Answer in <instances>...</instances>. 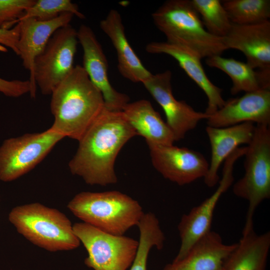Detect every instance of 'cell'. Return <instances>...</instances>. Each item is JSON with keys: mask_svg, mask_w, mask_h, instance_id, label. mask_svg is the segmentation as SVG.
I'll use <instances>...</instances> for the list:
<instances>
[{"mask_svg": "<svg viewBox=\"0 0 270 270\" xmlns=\"http://www.w3.org/2000/svg\"><path fill=\"white\" fill-rule=\"evenodd\" d=\"M206 64L226 73L231 79L230 92H251L260 89H270V70H258L251 67L246 62L233 58L214 55L206 58Z\"/></svg>", "mask_w": 270, "mask_h": 270, "instance_id": "23", "label": "cell"}, {"mask_svg": "<svg viewBox=\"0 0 270 270\" xmlns=\"http://www.w3.org/2000/svg\"><path fill=\"white\" fill-rule=\"evenodd\" d=\"M122 112L137 135L144 137L147 144L172 145L176 141L169 126L148 100L128 102Z\"/></svg>", "mask_w": 270, "mask_h": 270, "instance_id": "21", "label": "cell"}, {"mask_svg": "<svg viewBox=\"0 0 270 270\" xmlns=\"http://www.w3.org/2000/svg\"><path fill=\"white\" fill-rule=\"evenodd\" d=\"M236 244H224L218 233L210 230L196 242L184 257L172 261L163 270H223Z\"/></svg>", "mask_w": 270, "mask_h": 270, "instance_id": "19", "label": "cell"}, {"mask_svg": "<svg viewBox=\"0 0 270 270\" xmlns=\"http://www.w3.org/2000/svg\"><path fill=\"white\" fill-rule=\"evenodd\" d=\"M20 32V24L19 23L9 30L0 28V51H6V47H8L18 56V42Z\"/></svg>", "mask_w": 270, "mask_h": 270, "instance_id": "30", "label": "cell"}, {"mask_svg": "<svg viewBox=\"0 0 270 270\" xmlns=\"http://www.w3.org/2000/svg\"><path fill=\"white\" fill-rule=\"evenodd\" d=\"M140 232L138 246L136 257L129 270H147L148 254L152 248L161 250L165 236L156 216L144 213L137 225Z\"/></svg>", "mask_w": 270, "mask_h": 270, "instance_id": "24", "label": "cell"}, {"mask_svg": "<svg viewBox=\"0 0 270 270\" xmlns=\"http://www.w3.org/2000/svg\"><path fill=\"white\" fill-rule=\"evenodd\" d=\"M68 208L84 222L116 236L137 226L144 214L137 200L116 190L80 192Z\"/></svg>", "mask_w": 270, "mask_h": 270, "instance_id": "3", "label": "cell"}, {"mask_svg": "<svg viewBox=\"0 0 270 270\" xmlns=\"http://www.w3.org/2000/svg\"><path fill=\"white\" fill-rule=\"evenodd\" d=\"M244 154V174L233 186L235 196L248 202L242 233L254 228L253 218L258 206L270 198V129L256 125Z\"/></svg>", "mask_w": 270, "mask_h": 270, "instance_id": "6", "label": "cell"}, {"mask_svg": "<svg viewBox=\"0 0 270 270\" xmlns=\"http://www.w3.org/2000/svg\"><path fill=\"white\" fill-rule=\"evenodd\" d=\"M30 91L29 80H8L0 78V92L5 96L18 98Z\"/></svg>", "mask_w": 270, "mask_h": 270, "instance_id": "29", "label": "cell"}, {"mask_svg": "<svg viewBox=\"0 0 270 270\" xmlns=\"http://www.w3.org/2000/svg\"><path fill=\"white\" fill-rule=\"evenodd\" d=\"M74 232L88 252L85 264L94 270H128L136 257L138 241L102 231L85 222L73 224Z\"/></svg>", "mask_w": 270, "mask_h": 270, "instance_id": "7", "label": "cell"}, {"mask_svg": "<svg viewBox=\"0 0 270 270\" xmlns=\"http://www.w3.org/2000/svg\"><path fill=\"white\" fill-rule=\"evenodd\" d=\"M36 0H0V28L9 30L18 24Z\"/></svg>", "mask_w": 270, "mask_h": 270, "instance_id": "28", "label": "cell"}, {"mask_svg": "<svg viewBox=\"0 0 270 270\" xmlns=\"http://www.w3.org/2000/svg\"><path fill=\"white\" fill-rule=\"evenodd\" d=\"M78 42L77 30L69 24L52 34L36 58L33 80L42 94H51L72 71Z\"/></svg>", "mask_w": 270, "mask_h": 270, "instance_id": "8", "label": "cell"}, {"mask_svg": "<svg viewBox=\"0 0 270 270\" xmlns=\"http://www.w3.org/2000/svg\"><path fill=\"white\" fill-rule=\"evenodd\" d=\"M255 128L254 124L250 122L225 128L206 126V131L211 148L208 170L204 178L207 186L212 188L217 184L220 179L218 172L222 164L240 145L250 144Z\"/></svg>", "mask_w": 270, "mask_h": 270, "instance_id": "18", "label": "cell"}, {"mask_svg": "<svg viewBox=\"0 0 270 270\" xmlns=\"http://www.w3.org/2000/svg\"><path fill=\"white\" fill-rule=\"evenodd\" d=\"M83 50L82 68L103 97L104 107L112 111H122L130 98L112 86L108 76V64L102 47L92 29L82 24L77 30Z\"/></svg>", "mask_w": 270, "mask_h": 270, "instance_id": "13", "label": "cell"}, {"mask_svg": "<svg viewBox=\"0 0 270 270\" xmlns=\"http://www.w3.org/2000/svg\"><path fill=\"white\" fill-rule=\"evenodd\" d=\"M100 26L116 50L118 68L120 74L134 82L142 83L148 79L152 74L144 67L130 45L118 11L110 10L106 17L100 22Z\"/></svg>", "mask_w": 270, "mask_h": 270, "instance_id": "20", "label": "cell"}, {"mask_svg": "<svg viewBox=\"0 0 270 270\" xmlns=\"http://www.w3.org/2000/svg\"><path fill=\"white\" fill-rule=\"evenodd\" d=\"M246 151V146L238 147L228 156L224 162L222 177L216 190L181 218L178 226L180 246L173 261L184 257L196 242L211 230L216 206L222 194L232 184L234 164L244 155Z\"/></svg>", "mask_w": 270, "mask_h": 270, "instance_id": "10", "label": "cell"}, {"mask_svg": "<svg viewBox=\"0 0 270 270\" xmlns=\"http://www.w3.org/2000/svg\"><path fill=\"white\" fill-rule=\"evenodd\" d=\"M206 30L219 38L225 36L232 23L220 0H190Z\"/></svg>", "mask_w": 270, "mask_h": 270, "instance_id": "26", "label": "cell"}, {"mask_svg": "<svg viewBox=\"0 0 270 270\" xmlns=\"http://www.w3.org/2000/svg\"><path fill=\"white\" fill-rule=\"evenodd\" d=\"M166 41L184 46L202 59L220 55L227 50L222 38L209 33L190 0H168L152 14Z\"/></svg>", "mask_w": 270, "mask_h": 270, "instance_id": "4", "label": "cell"}, {"mask_svg": "<svg viewBox=\"0 0 270 270\" xmlns=\"http://www.w3.org/2000/svg\"><path fill=\"white\" fill-rule=\"evenodd\" d=\"M269 126L270 124V89L245 92L230 98L206 119L208 126L225 128L244 122Z\"/></svg>", "mask_w": 270, "mask_h": 270, "instance_id": "14", "label": "cell"}, {"mask_svg": "<svg viewBox=\"0 0 270 270\" xmlns=\"http://www.w3.org/2000/svg\"><path fill=\"white\" fill-rule=\"evenodd\" d=\"M50 95L54 121L50 128L78 141L104 107L102 94L80 65L74 66Z\"/></svg>", "mask_w": 270, "mask_h": 270, "instance_id": "2", "label": "cell"}, {"mask_svg": "<svg viewBox=\"0 0 270 270\" xmlns=\"http://www.w3.org/2000/svg\"><path fill=\"white\" fill-rule=\"evenodd\" d=\"M152 54H166L175 59L187 75L204 92L208 98L205 114L211 116L224 104L222 90L214 85L207 76L201 58L190 49L180 44L166 42H153L146 46Z\"/></svg>", "mask_w": 270, "mask_h": 270, "instance_id": "16", "label": "cell"}, {"mask_svg": "<svg viewBox=\"0 0 270 270\" xmlns=\"http://www.w3.org/2000/svg\"><path fill=\"white\" fill-rule=\"evenodd\" d=\"M222 4L234 24H256L270 18V0H226Z\"/></svg>", "mask_w": 270, "mask_h": 270, "instance_id": "25", "label": "cell"}, {"mask_svg": "<svg viewBox=\"0 0 270 270\" xmlns=\"http://www.w3.org/2000/svg\"><path fill=\"white\" fill-rule=\"evenodd\" d=\"M64 138L50 128L5 140L0 148V180L10 182L28 173Z\"/></svg>", "mask_w": 270, "mask_h": 270, "instance_id": "9", "label": "cell"}, {"mask_svg": "<svg viewBox=\"0 0 270 270\" xmlns=\"http://www.w3.org/2000/svg\"><path fill=\"white\" fill-rule=\"evenodd\" d=\"M222 39L227 50L242 52L253 68L270 70V20L252 24H232Z\"/></svg>", "mask_w": 270, "mask_h": 270, "instance_id": "17", "label": "cell"}, {"mask_svg": "<svg viewBox=\"0 0 270 270\" xmlns=\"http://www.w3.org/2000/svg\"><path fill=\"white\" fill-rule=\"evenodd\" d=\"M270 249V232L258 234L252 229L242 234L223 270H266Z\"/></svg>", "mask_w": 270, "mask_h": 270, "instance_id": "22", "label": "cell"}, {"mask_svg": "<svg viewBox=\"0 0 270 270\" xmlns=\"http://www.w3.org/2000/svg\"><path fill=\"white\" fill-rule=\"evenodd\" d=\"M64 13H70L79 18H85L78 6L70 0H37L26 11L18 22L28 18L40 21L50 20Z\"/></svg>", "mask_w": 270, "mask_h": 270, "instance_id": "27", "label": "cell"}, {"mask_svg": "<svg viewBox=\"0 0 270 270\" xmlns=\"http://www.w3.org/2000/svg\"><path fill=\"white\" fill-rule=\"evenodd\" d=\"M170 70L152 75L142 84L162 108L166 123L172 131L176 141L183 139L186 133L194 129L198 122L209 116L196 110L184 100L174 96Z\"/></svg>", "mask_w": 270, "mask_h": 270, "instance_id": "12", "label": "cell"}, {"mask_svg": "<svg viewBox=\"0 0 270 270\" xmlns=\"http://www.w3.org/2000/svg\"><path fill=\"white\" fill-rule=\"evenodd\" d=\"M74 14L64 13L56 18L48 21H40L33 18L20 20V32L18 42V56L23 66L30 72V92L35 98L36 86L33 80L34 65L36 58L44 49L52 34L60 28L70 24Z\"/></svg>", "mask_w": 270, "mask_h": 270, "instance_id": "15", "label": "cell"}, {"mask_svg": "<svg viewBox=\"0 0 270 270\" xmlns=\"http://www.w3.org/2000/svg\"><path fill=\"white\" fill-rule=\"evenodd\" d=\"M137 134L122 111L105 107L78 142L68 163L70 172L90 185L114 184L116 157L124 145Z\"/></svg>", "mask_w": 270, "mask_h": 270, "instance_id": "1", "label": "cell"}, {"mask_svg": "<svg viewBox=\"0 0 270 270\" xmlns=\"http://www.w3.org/2000/svg\"><path fill=\"white\" fill-rule=\"evenodd\" d=\"M8 220L18 233L48 251L72 250L80 245L69 218L58 210L40 203L14 208Z\"/></svg>", "mask_w": 270, "mask_h": 270, "instance_id": "5", "label": "cell"}, {"mask_svg": "<svg viewBox=\"0 0 270 270\" xmlns=\"http://www.w3.org/2000/svg\"><path fill=\"white\" fill-rule=\"evenodd\" d=\"M147 144L155 169L164 178L179 186L204 178L208 172L209 163L199 152L173 144Z\"/></svg>", "mask_w": 270, "mask_h": 270, "instance_id": "11", "label": "cell"}]
</instances>
